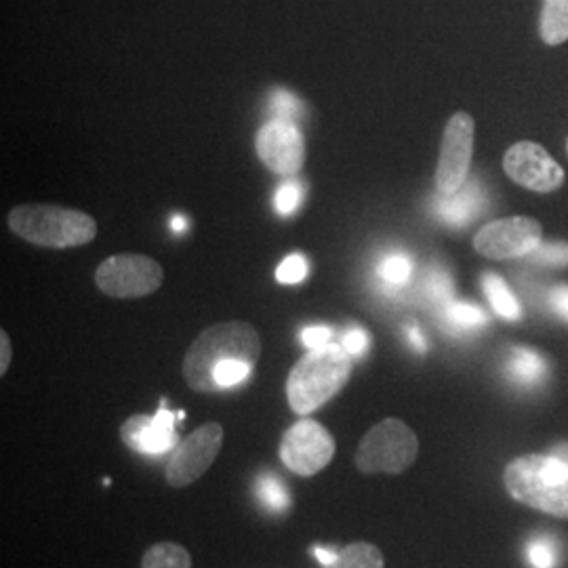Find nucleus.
Here are the masks:
<instances>
[{
    "instance_id": "1",
    "label": "nucleus",
    "mask_w": 568,
    "mask_h": 568,
    "mask_svg": "<svg viewBox=\"0 0 568 568\" xmlns=\"http://www.w3.org/2000/svg\"><path fill=\"white\" fill-rule=\"evenodd\" d=\"M262 356V337L257 328L243 321H227L206 326L192 342L183 358V379L194 392L213 394V373L227 361L257 365Z\"/></svg>"
},
{
    "instance_id": "2",
    "label": "nucleus",
    "mask_w": 568,
    "mask_h": 568,
    "mask_svg": "<svg viewBox=\"0 0 568 568\" xmlns=\"http://www.w3.org/2000/svg\"><path fill=\"white\" fill-rule=\"evenodd\" d=\"M352 375V358L344 345L310 349L286 379V400L297 415H310L344 389Z\"/></svg>"
},
{
    "instance_id": "3",
    "label": "nucleus",
    "mask_w": 568,
    "mask_h": 568,
    "mask_svg": "<svg viewBox=\"0 0 568 568\" xmlns=\"http://www.w3.org/2000/svg\"><path fill=\"white\" fill-rule=\"evenodd\" d=\"M504 483L518 504L568 520L567 462L551 453L523 455L509 462Z\"/></svg>"
},
{
    "instance_id": "4",
    "label": "nucleus",
    "mask_w": 568,
    "mask_h": 568,
    "mask_svg": "<svg viewBox=\"0 0 568 568\" xmlns=\"http://www.w3.org/2000/svg\"><path fill=\"white\" fill-rule=\"evenodd\" d=\"M7 224L26 243L44 248L82 246L98 236L91 215L58 204H20L9 213Z\"/></svg>"
},
{
    "instance_id": "5",
    "label": "nucleus",
    "mask_w": 568,
    "mask_h": 568,
    "mask_svg": "<svg viewBox=\"0 0 568 568\" xmlns=\"http://www.w3.org/2000/svg\"><path fill=\"white\" fill-rule=\"evenodd\" d=\"M419 453L417 434L396 417L371 427L356 450V467L363 474H403Z\"/></svg>"
},
{
    "instance_id": "6",
    "label": "nucleus",
    "mask_w": 568,
    "mask_h": 568,
    "mask_svg": "<svg viewBox=\"0 0 568 568\" xmlns=\"http://www.w3.org/2000/svg\"><path fill=\"white\" fill-rule=\"evenodd\" d=\"M163 265L148 255L124 253L103 260L95 270V284L108 297L138 300L152 295L163 284Z\"/></svg>"
},
{
    "instance_id": "7",
    "label": "nucleus",
    "mask_w": 568,
    "mask_h": 568,
    "mask_svg": "<svg viewBox=\"0 0 568 568\" xmlns=\"http://www.w3.org/2000/svg\"><path fill=\"white\" fill-rule=\"evenodd\" d=\"M224 445V427L217 422H209L196 427L187 438H183L173 450L164 478L171 487L183 488L194 485L215 464Z\"/></svg>"
},
{
    "instance_id": "8",
    "label": "nucleus",
    "mask_w": 568,
    "mask_h": 568,
    "mask_svg": "<svg viewBox=\"0 0 568 568\" xmlns=\"http://www.w3.org/2000/svg\"><path fill=\"white\" fill-rule=\"evenodd\" d=\"M335 457V438L323 424L300 419L286 429L281 440V459L297 476H314L323 471Z\"/></svg>"
},
{
    "instance_id": "9",
    "label": "nucleus",
    "mask_w": 568,
    "mask_h": 568,
    "mask_svg": "<svg viewBox=\"0 0 568 568\" xmlns=\"http://www.w3.org/2000/svg\"><path fill=\"white\" fill-rule=\"evenodd\" d=\"M544 239L541 224L532 217H506L480 227L474 248L495 262L528 257Z\"/></svg>"
},
{
    "instance_id": "10",
    "label": "nucleus",
    "mask_w": 568,
    "mask_h": 568,
    "mask_svg": "<svg viewBox=\"0 0 568 568\" xmlns=\"http://www.w3.org/2000/svg\"><path fill=\"white\" fill-rule=\"evenodd\" d=\"M474 119L467 112H457L447 122L436 169V187L440 194H453L467 182L474 156Z\"/></svg>"
},
{
    "instance_id": "11",
    "label": "nucleus",
    "mask_w": 568,
    "mask_h": 568,
    "mask_svg": "<svg viewBox=\"0 0 568 568\" xmlns=\"http://www.w3.org/2000/svg\"><path fill=\"white\" fill-rule=\"evenodd\" d=\"M504 171L511 182L537 194H549L565 183V169L535 142L514 143L504 156Z\"/></svg>"
},
{
    "instance_id": "12",
    "label": "nucleus",
    "mask_w": 568,
    "mask_h": 568,
    "mask_svg": "<svg viewBox=\"0 0 568 568\" xmlns=\"http://www.w3.org/2000/svg\"><path fill=\"white\" fill-rule=\"evenodd\" d=\"M255 148L262 163L276 175L293 178L304 166V135L293 122L283 119L265 122L257 133Z\"/></svg>"
},
{
    "instance_id": "13",
    "label": "nucleus",
    "mask_w": 568,
    "mask_h": 568,
    "mask_svg": "<svg viewBox=\"0 0 568 568\" xmlns=\"http://www.w3.org/2000/svg\"><path fill=\"white\" fill-rule=\"evenodd\" d=\"M178 419H183V410L173 413L164 405L154 415H133L121 426L122 443L135 453L163 457L180 445Z\"/></svg>"
},
{
    "instance_id": "14",
    "label": "nucleus",
    "mask_w": 568,
    "mask_h": 568,
    "mask_svg": "<svg viewBox=\"0 0 568 568\" xmlns=\"http://www.w3.org/2000/svg\"><path fill=\"white\" fill-rule=\"evenodd\" d=\"M485 209V192L480 183L466 182L453 194H440L434 203V211L440 220L450 225H464Z\"/></svg>"
},
{
    "instance_id": "15",
    "label": "nucleus",
    "mask_w": 568,
    "mask_h": 568,
    "mask_svg": "<svg viewBox=\"0 0 568 568\" xmlns=\"http://www.w3.org/2000/svg\"><path fill=\"white\" fill-rule=\"evenodd\" d=\"M508 375L518 386H539L548 377V363L537 349L514 347L508 361Z\"/></svg>"
},
{
    "instance_id": "16",
    "label": "nucleus",
    "mask_w": 568,
    "mask_h": 568,
    "mask_svg": "<svg viewBox=\"0 0 568 568\" xmlns=\"http://www.w3.org/2000/svg\"><path fill=\"white\" fill-rule=\"evenodd\" d=\"M539 32L548 47L568 41V0H544Z\"/></svg>"
},
{
    "instance_id": "17",
    "label": "nucleus",
    "mask_w": 568,
    "mask_h": 568,
    "mask_svg": "<svg viewBox=\"0 0 568 568\" xmlns=\"http://www.w3.org/2000/svg\"><path fill=\"white\" fill-rule=\"evenodd\" d=\"M483 288L487 293L493 310L501 318H506V321H520L523 318V307H520L516 295L509 291L508 284L499 274L487 272L485 278H483Z\"/></svg>"
},
{
    "instance_id": "18",
    "label": "nucleus",
    "mask_w": 568,
    "mask_h": 568,
    "mask_svg": "<svg viewBox=\"0 0 568 568\" xmlns=\"http://www.w3.org/2000/svg\"><path fill=\"white\" fill-rule=\"evenodd\" d=\"M384 565L382 549L366 541H356L339 549V558L331 567L323 568H384Z\"/></svg>"
},
{
    "instance_id": "19",
    "label": "nucleus",
    "mask_w": 568,
    "mask_h": 568,
    "mask_svg": "<svg viewBox=\"0 0 568 568\" xmlns=\"http://www.w3.org/2000/svg\"><path fill=\"white\" fill-rule=\"evenodd\" d=\"M142 568H192V556L180 544L163 541L143 554Z\"/></svg>"
},
{
    "instance_id": "20",
    "label": "nucleus",
    "mask_w": 568,
    "mask_h": 568,
    "mask_svg": "<svg viewBox=\"0 0 568 568\" xmlns=\"http://www.w3.org/2000/svg\"><path fill=\"white\" fill-rule=\"evenodd\" d=\"M257 499L272 514H283L291 508L288 488L284 487L283 478L272 471H264L257 478Z\"/></svg>"
},
{
    "instance_id": "21",
    "label": "nucleus",
    "mask_w": 568,
    "mask_h": 568,
    "mask_svg": "<svg viewBox=\"0 0 568 568\" xmlns=\"http://www.w3.org/2000/svg\"><path fill=\"white\" fill-rule=\"evenodd\" d=\"M528 562L532 568H556L560 558V548L554 537H535L527 548Z\"/></svg>"
},
{
    "instance_id": "22",
    "label": "nucleus",
    "mask_w": 568,
    "mask_h": 568,
    "mask_svg": "<svg viewBox=\"0 0 568 568\" xmlns=\"http://www.w3.org/2000/svg\"><path fill=\"white\" fill-rule=\"evenodd\" d=\"M251 371H253V365L244 363V361H227L224 365L217 366L215 373H213L215 392H222V389H230V387L243 384V382L248 379Z\"/></svg>"
},
{
    "instance_id": "23",
    "label": "nucleus",
    "mask_w": 568,
    "mask_h": 568,
    "mask_svg": "<svg viewBox=\"0 0 568 568\" xmlns=\"http://www.w3.org/2000/svg\"><path fill=\"white\" fill-rule=\"evenodd\" d=\"M447 318L450 325L459 328H476L487 323V314L478 305L467 302H453L447 305Z\"/></svg>"
},
{
    "instance_id": "24",
    "label": "nucleus",
    "mask_w": 568,
    "mask_h": 568,
    "mask_svg": "<svg viewBox=\"0 0 568 568\" xmlns=\"http://www.w3.org/2000/svg\"><path fill=\"white\" fill-rule=\"evenodd\" d=\"M410 274H413V264L403 253L387 255L386 260L379 265L382 281L392 284V286H400V284L408 283Z\"/></svg>"
},
{
    "instance_id": "25",
    "label": "nucleus",
    "mask_w": 568,
    "mask_h": 568,
    "mask_svg": "<svg viewBox=\"0 0 568 568\" xmlns=\"http://www.w3.org/2000/svg\"><path fill=\"white\" fill-rule=\"evenodd\" d=\"M530 264L568 267V243H544L527 257Z\"/></svg>"
},
{
    "instance_id": "26",
    "label": "nucleus",
    "mask_w": 568,
    "mask_h": 568,
    "mask_svg": "<svg viewBox=\"0 0 568 568\" xmlns=\"http://www.w3.org/2000/svg\"><path fill=\"white\" fill-rule=\"evenodd\" d=\"M305 276H307V262H305L304 255H300V253L288 255L276 270V281L281 284L302 283Z\"/></svg>"
},
{
    "instance_id": "27",
    "label": "nucleus",
    "mask_w": 568,
    "mask_h": 568,
    "mask_svg": "<svg viewBox=\"0 0 568 568\" xmlns=\"http://www.w3.org/2000/svg\"><path fill=\"white\" fill-rule=\"evenodd\" d=\"M302 185L297 182H284L278 190H276V209L281 215H291L302 201Z\"/></svg>"
},
{
    "instance_id": "28",
    "label": "nucleus",
    "mask_w": 568,
    "mask_h": 568,
    "mask_svg": "<svg viewBox=\"0 0 568 568\" xmlns=\"http://www.w3.org/2000/svg\"><path fill=\"white\" fill-rule=\"evenodd\" d=\"M297 108H300V102L286 91H278L272 100V110L276 112V119H283V121L293 122V116L297 114Z\"/></svg>"
},
{
    "instance_id": "29",
    "label": "nucleus",
    "mask_w": 568,
    "mask_h": 568,
    "mask_svg": "<svg viewBox=\"0 0 568 568\" xmlns=\"http://www.w3.org/2000/svg\"><path fill=\"white\" fill-rule=\"evenodd\" d=\"M342 345H344L345 352L349 356H361V354H365L366 347H368V335L363 328H352V331L345 333Z\"/></svg>"
},
{
    "instance_id": "30",
    "label": "nucleus",
    "mask_w": 568,
    "mask_h": 568,
    "mask_svg": "<svg viewBox=\"0 0 568 568\" xmlns=\"http://www.w3.org/2000/svg\"><path fill=\"white\" fill-rule=\"evenodd\" d=\"M331 339V328L328 326H307L302 333V342L307 349H318L328 344Z\"/></svg>"
},
{
    "instance_id": "31",
    "label": "nucleus",
    "mask_w": 568,
    "mask_h": 568,
    "mask_svg": "<svg viewBox=\"0 0 568 568\" xmlns=\"http://www.w3.org/2000/svg\"><path fill=\"white\" fill-rule=\"evenodd\" d=\"M549 305L554 307L556 314H560L562 318L568 321V286H565V284L554 286L551 293H549Z\"/></svg>"
},
{
    "instance_id": "32",
    "label": "nucleus",
    "mask_w": 568,
    "mask_h": 568,
    "mask_svg": "<svg viewBox=\"0 0 568 568\" xmlns=\"http://www.w3.org/2000/svg\"><path fill=\"white\" fill-rule=\"evenodd\" d=\"M429 293L434 300H448L450 297V281L445 274L429 276Z\"/></svg>"
},
{
    "instance_id": "33",
    "label": "nucleus",
    "mask_w": 568,
    "mask_h": 568,
    "mask_svg": "<svg viewBox=\"0 0 568 568\" xmlns=\"http://www.w3.org/2000/svg\"><path fill=\"white\" fill-rule=\"evenodd\" d=\"M11 339L7 331H0V375H4L11 365Z\"/></svg>"
},
{
    "instance_id": "34",
    "label": "nucleus",
    "mask_w": 568,
    "mask_h": 568,
    "mask_svg": "<svg viewBox=\"0 0 568 568\" xmlns=\"http://www.w3.org/2000/svg\"><path fill=\"white\" fill-rule=\"evenodd\" d=\"M314 556H316V560H318L323 567H331V565L339 558V551H335V549L331 548H321V546H314Z\"/></svg>"
},
{
    "instance_id": "35",
    "label": "nucleus",
    "mask_w": 568,
    "mask_h": 568,
    "mask_svg": "<svg viewBox=\"0 0 568 568\" xmlns=\"http://www.w3.org/2000/svg\"><path fill=\"white\" fill-rule=\"evenodd\" d=\"M408 339H410V344L415 345V349H417V352H426L427 342L424 339V335L419 333V328H417V326L408 328Z\"/></svg>"
},
{
    "instance_id": "36",
    "label": "nucleus",
    "mask_w": 568,
    "mask_h": 568,
    "mask_svg": "<svg viewBox=\"0 0 568 568\" xmlns=\"http://www.w3.org/2000/svg\"><path fill=\"white\" fill-rule=\"evenodd\" d=\"M554 457H558V459H562V462H567L568 464V443H560V445H556V447L549 450Z\"/></svg>"
},
{
    "instance_id": "37",
    "label": "nucleus",
    "mask_w": 568,
    "mask_h": 568,
    "mask_svg": "<svg viewBox=\"0 0 568 568\" xmlns=\"http://www.w3.org/2000/svg\"><path fill=\"white\" fill-rule=\"evenodd\" d=\"M171 227H173V232H183V230L187 227V222H185V217H182V215H178V217H173V222H171Z\"/></svg>"
},
{
    "instance_id": "38",
    "label": "nucleus",
    "mask_w": 568,
    "mask_h": 568,
    "mask_svg": "<svg viewBox=\"0 0 568 568\" xmlns=\"http://www.w3.org/2000/svg\"><path fill=\"white\" fill-rule=\"evenodd\" d=\"M567 148H568V145H567Z\"/></svg>"
}]
</instances>
